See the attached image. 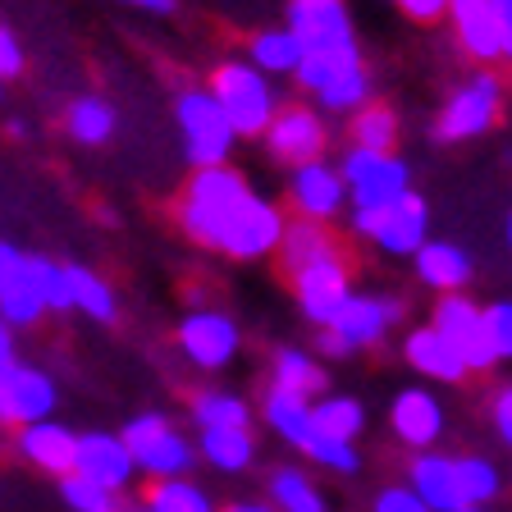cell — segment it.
<instances>
[{
  "mask_svg": "<svg viewBox=\"0 0 512 512\" xmlns=\"http://www.w3.org/2000/svg\"><path fill=\"white\" fill-rule=\"evenodd\" d=\"M179 220L192 243L215 247V252L234 256V261L270 256L288 224L275 202H266V197H256L247 188V179L234 165H206V170L192 174L179 202Z\"/></svg>",
  "mask_w": 512,
  "mask_h": 512,
  "instance_id": "obj_1",
  "label": "cell"
},
{
  "mask_svg": "<svg viewBox=\"0 0 512 512\" xmlns=\"http://www.w3.org/2000/svg\"><path fill=\"white\" fill-rule=\"evenodd\" d=\"M206 92H211L215 106L224 110L234 138H256V133H266L270 115H275V87H270V78L261 74V69H252L247 60H224L220 69H215Z\"/></svg>",
  "mask_w": 512,
  "mask_h": 512,
  "instance_id": "obj_2",
  "label": "cell"
},
{
  "mask_svg": "<svg viewBox=\"0 0 512 512\" xmlns=\"http://www.w3.org/2000/svg\"><path fill=\"white\" fill-rule=\"evenodd\" d=\"M119 444L128 448L133 471H147L151 480H183L192 467H197L192 444L170 426V416H160V412L133 416L124 426V435H119Z\"/></svg>",
  "mask_w": 512,
  "mask_h": 512,
  "instance_id": "obj_3",
  "label": "cell"
},
{
  "mask_svg": "<svg viewBox=\"0 0 512 512\" xmlns=\"http://www.w3.org/2000/svg\"><path fill=\"white\" fill-rule=\"evenodd\" d=\"M339 179L348 188L352 211H380V206H394L403 192H412L407 165L398 156H389V151L352 147L339 165Z\"/></svg>",
  "mask_w": 512,
  "mask_h": 512,
  "instance_id": "obj_4",
  "label": "cell"
},
{
  "mask_svg": "<svg viewBox=\"0 0 512 512\" xmlns=\"http://www.w3.org/2000/svg\"><path fill=\"white\" fill-rule=\"evenodd\" d=\"M174 115L183 128V151H188L192 170H206V165H229V151H234V128L224 119V110L215 106V96L202 87H188L174 101Z\"/></svg>",
  "mask_w": 512,
  "mask_h": 512,
  "instance_id": "obj_5",
  "label": "cell"
},
{
  "mask_svg": "<svg viewBox=\"0 0 512 512\" xmlns=\"http://www.w3.org/2000/svg\"><path fill=\"white\" fill-rule=\"evenodd\" d=\"M352 229H357L362 238H371L380 252L412 256L430 234V211L416 192H403L394 206H380V211H352Z\"/></svg>",
  "mask_w": 512,
  "mask_h": 512,
  "instance_id": "obj_6",
  "label": "cell"
},
{
  "mask_svg": "<svg viewBox=\"0 0 512 512\" xmlns=\"http://www.w3.org/2000/svg\"><path fill=\"white\" fill-rule=\"evenodd\" d=\"M503 110V83L499 74H476L467 87L448 96L444 115L435 119V138L439 142H467V138H480L490 133L494 119Z\"/></svg>",
  "mask_w": 512,
  "mask_h": 512,
  "instance_id": "obj_7",
  "label": "cell"
},
{
  "mask_svg": "<svg viewBox=\"0 0 512 512\" xmlns=\"http://www.w3.org/2000/svg\"><path fill=\"white\" fill-rule=\"evenodd\" d=\"M288 32H293V42H298L302 55L357 51V37H352V19L343 10V0H293L288 5Z\"/></svg>",
  "mask_w": 512,
  "mask_h": 512,
  "instance_id": "obj_8",
  "label": "cell"
},
{
  "mask_svg": "<svg viewBox=\"0 0 512 512\" xmlns=\"http://www.w3.org/2000/svg\"><path fill=\"white\" fill-rule=\"evenodd\" d=\"M430 330L453 348V357L467 366V375L471 371H494V357H490V348H485V334H480V307L467 302L462 293H444V298H439Z\"/></svg>",
  "mask_w": 512,
  "mask_h": 512,
  "instance_id": "obj_9",
  "label": "cell"
},
{
  "mask_svg": "<svg viewBox=\"0 0 512 512\" xmlns=\"http://www.w3.org/2000/svg\"><path fill=\"white\" fill-rule=\"evenodd\" d=\"M179 348L192 366L202 371H220V366L234 362L238 352V325L224 311H188L179 325Z\"/></svg>",
  "mask_w": 512,
  "mask_h": 512,
  "instance_id": "obj_10",
  "label": "cell"
},
{
  "mask_svg": "<svg viewBox=\"0 0 512 512\" xmlns=\"http://www.w3.org/2000/svg\"><path fill=\"white\" fill-rule=\"evenodd\" d=\"M288 202L302 220H334L348 202V188H343L339 170L325 165V160H307V165H293V179H288Z\"/></svg>",
  "mask_w": 512,
  "mask_h": 512,
  "instance_id": "obj_11",
  "label": "cell"
},
{
  "mask_svg": "<svg viewBox=\"0 0 512 512\" xmlns=\"http://www.w3.org/2000/svg\"><path fill=\"white\" fill-rule=\"evenodd\" d=\"M293 293H298L302 316L316 320V325H330V316L339 311V302L352 293L348 266H343L339 256H320V261H311V266L293 270Z\"/></svg>",
  "mask_w": 512,
  "mask_h": 512,
  "instance_id": "obj_12",
  "label": "cell"
},
{
  "mask_svg": "<svg viewBox=\"0 0 512 512\" xmlns=\"http://www.w3.org/2000/svg\"><path fill=\"white\" fill-rule=\"evenodd\" d=\"M266 147H270V156L284 160V165L320 160V151H325V124H320L316 110H302V106L275 110L266 124Z\"/></svg>",
  "mask_w": 512,
  "mask_h": 512,
  "instance_id": "obj_13",
  "label": "cell"
},
{
  "mask_svg": "<svg viewBox=\"0 0 512 512\" xmlns=\"http://www.w3.org/2000/svg\"><path fill=\"white\" fill-rule=\"evenodd\" d=\"M74 476L92 480V485H101L110 494H124L128 480H133V458L119 444V435L92 430V435H78V444H74Z\"/></svg>",
  "mask_w": 512,
  "mask_h": 512,
  "instance_id": "obj_14",
  "label": "cell"
},
{
  "mask_svg": "<svg viewBox=\"0 0 512 512\" xmlns=\"http://www.w3.org/2000/svg\"><path fill=\"white\" fill-rule=\"evenodd\" d=\"M448 14H453V28H458V42L471 60L494 64L508 55L512 37L494 23L490 0H448Z\"/></svg>",
  "mask_w": 512,
  "mask_h": 512,
  "instance_id": "obj_15",
  "label": "cell"
},
{
  "mask_svg": "<svg viewBox=\"0 0 512 512\" xmlns=\"http://www.w3.org/2000/svg\"><path fill=\"white\" fill-rule=\"evenodd\" d=\"M389 426L407 448H430L444 435V407L430 389H403L389 407Z\"/></svg>",
  "mask_w": 512,
  "mask_h": 512,
  "instance_id": "obj_16",
  "label": "cell"
},
{
  "mask_svg": "<svg viewBox=\"0 0 512 512\" xmlns=\"http://www.w3.org/2000/svg\"><path fill=\"white\" fill-rule=\"evenodd\" d=\"M74 444L78 435L60 421H32V426H19V453L46 476H69L74 471Z\"/></svg>",
  "mask_w": 512,
  "mask_h": 512,
  "instance_id": "obj_17",
  "label": "cell"
},
{
  "mask_svg": "<svg viewBox=\"0 0 512 512\" xmlns=\"http://www.w3.org/2000/svg\"><path fill=\"white\" fill-rule=\"evenodd\" d=\"M325 330L339 334L352 352L371 348V343H380L384 330H389V320H384V302L380 298H366V293H348V298L339 302V311L330 316V325H325Z\"/></svg>",
  "mask_w": 512,
  "mask_h": 512,
  "instance_id": "obj_18",
  "label": "cell"
},
{
  "mask_svg": "<svg viewBox=\"0 0 512 512\" xmlns=\"http://www.w3.org/2000/svg\"><path fill=\"white\" fill-rule=\"evenodd\" d=\"M266 426L275 430L284 444L302 448L307 458L316 453V444H320L316 426H311V398L288 394V389H270V398H266Z\"/></svg>",
  "mask_w": 512,
  "mask_h": 512,
  "instance_id": "obj_19",
  "label": "cell"
},
{
  "mask_svg": "<svg viewBox=\"0 0 512 512\" xmlns=\"http://www.w3.org/2000/svg\"><path fill=\"white\" fill-rule=\"evenodd\" d=\"M407 476H412V485H407V490L426 503L430 512H462L458 480H453V458H448V453H421V458L412 462V471H407Z\"/></svg>",
  "mask_w": 512,
  "mask_h": 512,
  "instance_id": "obj_20",
  "label": "cell"
},
{
  "mask_svg": "<svg viewBox=\"0 0 512 512\" xmlns=\"http://www.w3.org/2000/svg\"><path fill=\"white\" fill-rule=\"evenodd\" d=\"M416 275H421V284L439 288V293H462V288L471 284V256L462 252L458 243H421L416 247Z\"/></svg>",
  "mask_w": 512,
  "mask_h": 512,
  "instance_id": "obj_21",
  "label": "cell"
},
{
  "mask_svg": "<svg viewBox=\"0 0 512 512\" xmlns=\"http://www.w3.org/2000/svg\"><path fill=\"white\" fill-rule=\"evenodd\" d=\"M55 407V380L32 366H10V426H32L46 421Z\"/></svg>",
  "mask_w": 512,
  "mask_h": 512,
  "instance_id": "obj_22",
  "label": "cell"
},
{
  "mask_svg": "<svg viewBox=\"0 0 512 512\" xmlns=\"http://www.w3.org/2000/svg\"><path fill=\"white\" fill-rule=\"evenodd\" d=\"M403 357L412 362V371H421L426 380H439V384H458L467 380V366L453 357V348H448L444 339H439L435 330H412L403 343Z\"/></svg>",
  "mask_w": 512,
  "mask_h": 512,
  "instance_id": "obj_23",
  "label": "cell"
},
{
  "mask_svg": "<svg viewBox=\"0 0 512 512\" xmlns=\"http://www.w3.org/2000/svg\"><path fill=\"white\" fill-rule=\"evenodd\" d=\"M279 261H284V270L293 275V270L311 266V261H320V256H339V247H334L330 229L316 220H293L284 224V234H279Z\"/></svg>",
  "mask_w": 512,
  "mask_h": 512,
  "instance_id": "obj_24",
  "label": "cell"
},
{
  "mask_svg": "<svg viewBox=\"0 0 512 512\" xmlns=\"http://www.w3.org/2000/svg\"><path fill=\"white\" fill-rule=\"evenodd\" d=\"M42 298H37V284H32L28 256H19V266L10 275H0V320L5 325H37L42 320Z\"/></svg>",
  "mask_w": 512,
  "mask_h": 512,
  "instance_id": "obj_25",
  "label": "cell"
},
{
  "mask_svg": "<svg viewBox=\"0 0 512 512\" xmlns=\"http://www.w3.org/2000/svg\"><path fill=\"white\" fill-rule=\"evenodd\" d=\"M311 426H316V435H325V439L352 444L366 426V412H362V403L348 394H325L320 403H311Z\"/></svg>",
  "mask_w": 512,
  "mask_h": 512,
  "instance_id": "obj_26",
  "label": "cell"
},
{
  "mask_svg": "<svg viewBox=\"0 0 512 512\" xmlns=\"http://www.w3.org/2000/svg\"><path fill=\"white\" fill-rule=\"evenodd\" d=\"M64 128L83 147H101V142L115 138V106L101 101V96H78L69 106V115H64Z\"/></svg>",
  "mask_w": 512,
  "mask_h": 512,
  "instance_id": "obj_27",
  "label": "cell"
},
{
  "mask_svg": "<svg viewBox=\"0 0 512 512\" xmlns=\"http://www.w3.org/2000/svg\"><path fill=\"white\" fill-rule=\"evenodd\" d=\"M453 480H458L462 508H490L503 490L499 467L490 458H453Z\"/></svg>",
  "mask_w": 512,
  "mask_h": 512,
  "instance_id": "obj_28",
  "label": "cell"
},
{
  "mask_svg": "<svg viewBox=\"0 0 512 512\" xmlns=\"http://www.w3.org/2000/svg\"><path fill=\"white\" fill-rule=\"evenodd\" d=\"M64 279H69V302H74L83 316H92V320H115L119 298H115V288H110L106 279L96 275V270H87V266H64Z\"/></svg>",
  "mask_w": 512,
  "mask_h": 512,
  "instance_id": "obj_29",
  "label": "cell"
},
{
  "mask_svg": "<svg viewBox=\"0 0 512 512\" xmlns=\"http://www.w3.org/2000/svg\"><path fill=\"white\" fill-rule=\"evenodd\" d=\"M202 458L211 462L215 471H247L256 458L252 430H202Z\"/></svg>",
  "mask_w": 512,
  "mask_h": 512,
  "instance_id": "obj_30",
  "label": "cell"
},
{
  "mask_svg": "<svg viewBox=\"0 0 512 512\" xmlns=\"http://www.w3.org/2000/svg\"><path fill=\"white\" fill-rule=\"evenodd\" d=\"M192 421L202 430H247L252 426V412L238 394H224V389H211V394L192 398Z\"/></svg>",
  "mask_w": 512,
  "mask_h": 512,
  "instance_id": "obj_31",
  "label": "cell"
},
{
  "mask_svg": "<svg viewBox=\"0 0 512 512\" xmlns=\"http://www.w3.org/2000/svg\"><path fill=\"white\" fill-rule=\"evenodd\" d=\"M275 389L316 398V394H325V371L302 348H284V352H275Z\"/></svg>",
  "mask_w": 512,
  "mask_h": 512,
  "instance_id": "obj_32",
  "label": "cell"
},
{
  "mask_svg": "<svg viewBox=\"0 0 512 512\" xmlns=\"http://www.w3.org/2000/svg\"><path fill=\"white\" fill-rule=\"evenodd\" d=\"M302 60L298 42H293V32L288 28H266V32H256L252 37V69H261V74H293Z\"/></svg>",
  "mask_w": 512,
  "mask_h": 512,
  "instance_id": "obj_33",
  "label": "cell"
},
{
  "mask_svg": "<svg viewBox=\"0 0 512 512\" xmlns=\"http://www.w3.org/2000/svg\"><path fill=\"white\" fill-rule=\"evenodd\" d=\"M142 512H215L211 499H206L192 480H151L147 499L138 503Z\"/></svg>",
  "mask_w": 512,
  "mask_h": 512,
  "instance_id": "obj_34",
  "label": "cell"
},
{
  "mask_svg": "<svg viewBox=\"0 0 512 512\" xmlns=\"http://www.w3.org/2000/svg\"><path fill=\"white\" fill-rule=\"evenodd\" d=\"M270 499H275L279 512H330L316 485L293 467H279L275 476H270Z\"/></svg>",
  "mask_w": 512,
  "mask_h": 512,
  "instance_id": "obj_35",
  "label": "cell"
},
{
  "mask_svg": "<svg viewBox=\"0 0 512 512\" xmlns=\"http://www.w3.org/2000/svg\"><path fill=\"white\" fill-rule=\"evenodd\" d=\"M352 69H362V51H316V55H302L293 78L311 92H320L325 83H334L339 74H352Z\"/></svg>",
  "mask_w": 512,
  "mask_h": 512,
  "instance_id": "obj_36",
  "label": "cell"
},
{
  "mask_svg": "<svg viewBox=\"0 0 512 512\" xmlns=\"http://www.w3.org/2000/svg\"><path fill=\"white\" fill-rule=\"evenodd\" d=\"M352 142L366 151H389L398 142V115L389 106H362L352 115Z\"/></svg>",
  "mask_w": 512,
  "mask_h": 512,
  "instance_id": "obj_37",
  "label": "cell"
},
{
  "mask_svg": "<svg viewBox=\"0 0 512 512\" xmlns=\"http://www.w3.org/2000/svg\"><path fill=\"white\" fill-rule=\"evenodd\" d=\"M28 270H32V284H37V298H42L46 311H74L64 266H55L51 256H28Z\"/></svg>",
  "mask_w": 512,
  "mask_h": 512,
  "instance_id": "obj_38",
  "label": "cell"
},
{
  "mask_svg": "<svg viewBox=\"0 0 512 512\" xmlns=\"http://www.w3.org/2000/svg\"><path fill=\"white\" fill-rule=\"evenodd\" d=\"M320 110H362L366 96H371V78L366 69H352V74H339L334 83L320 87Z\"/></svg>",
  "mask_w": 512,
  "mask_h": 512,
  "instance_id": "obj_39",
  "label": "cell"
},
{
  "mask_svg": "<svg viewBox=\"0 0 512 512\" xmlns=\"http://www.w3.org/2000/svg\"><path fill=\"white\" fill-rule=\"evenodd\" d=\"M480 334H485V348H490L494 366H503L512 357V307L508 302H490L480 307Z\"/></svg>",
  "mask_w": 512,
  "mask_h": 512,
  "instance_id": "obj_40",
  "label": "cell"
},
{
  "mask_svg": "<svg viewBox=\"0 0 512 512\" xmlns=\"http://www.w3.org/2000/svg\"><path fill=\"white\" fill-rule=\"evenodd\" d=\"M60 494H64V503L74 512H110L115 508V499L119 494H110V490H101V485H92V480H83V476H60Z\"/></svg>",
  "mask_w": 512,
  "mask_h": 512,
  "instance_id": "obj_41",
  "label": "cell"
},
{
  "mask_svg": "<svg viewBox=\"0 0 512 512\" xmlns=\"http://www.w3.org/2000/svg\"><path fill=\"white\" fill-rule=\"evenodd\" d=\"M375 512H430V508L407 485H389V490L375 494Z\"/></svg>",
  "mask_w": 512,
  "mask_h": 512,
  "instance_id": "obj_42",
  "label": "cell"
},
{
  "mask_svg": "<svg viewBox=\"0 0 512 512\" xmlns=\"http://www.w3.org/2000/svg\"><path fill=\"white\" fill-rule=\"evenodd\" d=\"M23 74V46L10 28H0V83Z\"/></svg>",
  "mask_w": 512,
  "mask_h": 512,
  "instance_id": "obj_43",
  "label": "cell"
},
{
  "mask_svg": "<svg viewBox=\"0 0 512 512\" xmlns=\"http://www.w3.org/2000/svg\"><path fill=\"white\" fill-rule=\"evenodd\" d=\"M490 421H494V435H499L503 444H508V439H512V394H508V389H499V394H494V403H490Z\"/></svg>",
  "mask_w": 512,
  "mask_h": 512,
  "instance_id": "obj_44",
  "label": "cell"
},
{
  "mask_svg": "<svg viewBox=\"0 0 512 512\" xmlns=\"http://www.w3.org/2000/svg\"><path fill=\"white\" fill-rule=\"evenodd\" d=\"M398 10L412 14L416 23H435L439 14H448V0H398Z\"/></svg>",
  "mask_w": 512,
  "mask_h": 512,
  "instance_id": "obj_45",
  "label": "cell"
},
{
  "mask_svg": "<svg viewBox=\"0 0 512 512\" xmlns=\"http://www.w3.org/2000/svg\"><path fill=\"white\" fill-rule=\"evenodd\" d=\"M316 343H320V352H325V357H348V343H343L339 339V334H334V330H325V325H320V334H316Z\"/></svg>",
  "mask_w": 512,
  "mask_h": 512,
  "instance_id": "obj_46",
  "label": "cell"
},
{
  "mask_svg": "<svg viewBox=\"0 0 512 512\" xmlns=\"http://www.w3.org/2000/svg\"><path fill=\"white\" fill-rule=\"evenodd\" d=\"M490 10H494V23L512 37V0H490Z\"/></svg>",
  "mask_w": 512,
  "mask_h": 512,
  "instance_id": "obj_47",
  "label": "cell"
},
{
  "mask_svg": "<svg viewBox=\"0 0 512 512\" xmlns=\"http://www.w3.org/2000/svg\"><path fill=\"white\" fill-rule=\"evenodd\" d=\"M19 247H14V243H5V238H0V275H10V270L14 266H19Z\"/></svg>",
  "mask_w": 512,
  "mask_h": 512,
  "instance_id": "obj_48",
  "label": "cell"
},
{
  "mask_svg": "<svg viewBox=\"0 0 512 512\" xmlns=\"http://www.w3.org/2000/svg\"><path fill=\"white\" fill-rule=\"evenodd\" d=\"M5 362H14V330L0 320V366H5Z\"/></svg>",
  "mask_w": 512,
  "mask_h": 512,
  "instance_id": "obj_49",
  "label": "cell"
},
{
  "mask_svg": "<svg viewBox=\"0 0 512 512\" xmlns=\"http://www.w3.org/2000/svg\"><path fill=\"white\" fill-rule=\"evenodd\" d=\"M124 5H138V10H156V14L174 10V0H124Z\"/></svg>",
  "mask_w": 512,
  "mask_h": 512,
  "instance_id": "obj_50",
  "label": "cell"
},
{
  "mask_svg": "<svg viewBox=\"0 0 512 512\" xmlns=\"http://www.w3.org/2000/svg\"><path fill=\"white\" fill-rule=\"evenodd\" d=\"M224 512H270V508H266V503H229Z\"/></svg>",
  "mask_w": 512,
  "mask_h": 512,
  "instance_id": "obj_51",
  "label": "cell"
},
{
  "mask_svg": "<svg viewBox=\"0 0 512 512\" xmlns=\"http://www.w3.org/2000/svg\"><path fill=\"white\" fill-rule=\"evenodd\" d=\"M110 512H142V508H138V503H128V499H115V508H110Z\"/></svg>",
  "mask_w": 512,
  "mask_h": 512,
  "instance_id": "obj_52",
  "label": "cell"
},
{
  "mask_svg": "<svg viewBox=\"0 0 512 512\" xmlns=\"http://www.w3.org/2000/svg\"><path fill=\"white\" fill-rule=\"evenodd\" d=\"M462 512H485V508H462Z\"/></svg>",
  "mask_w": 512,
  "mask_h": 512,
  "instance_id": "obj_53",
  "label": "cell"
}]
</instances>
